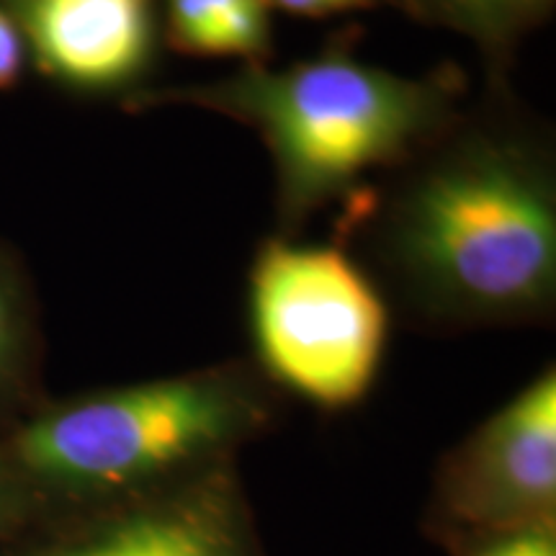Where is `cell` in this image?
<instances>
[{"label": "cell", "instance_id": "obj_1", "mask_svg": "<svg viewBox=\"0 0 556 556\" xmlns=\"http://www.w3.org/2000/svg\"><path fill=\"white\" fill-rule=\"evenodd\" d=\"M379 204L377 250L428 315L505 323L556 296V178L539 139L505 124L451 127Z\"/></svg>", "mask_w": 556, "mask_h": 556}, {"label": "cell", "instance_id": "obj_2", "mask_svg": "<svg viewBox=\"0 0 556 556\" xmlns=\"http://www.w3.org/2000/svg\"><path fill=\"white\" fill-rule=\"evenodd\" d=\"M462 93L454 70L415 78L336 47L287 67L253 62L212 83L148 90L129 106H197L253 129L274 163L281 219L296 227L428 150L456 124Z\"/></svg>", "mask_w": 556, "mask_h": 556}, {"label": "cell", "instance_id": "obj_3", "mask_svg": "<svg viewBox=\"0 0 556 556\" xmlns=\"http://www.w3.org/2000/svg\"><path fill=\"white\" fill-rule=\"evenodd\" d=\"M258 417L229 374L155 379L41 409L0 446V464L52 490L119 492L208 462Z\"/></svg>", "mask_w": 556, "mask_h": 556}, {"label": "cell", "instance_id": "obj_4", "mask_svg": "<svg viewBox=\"0 0 556 556\" xmlns=\"http://www.w3.org/2000/svg\"><path fill=\"white\" fill-rule=\"evenodd\" d=\"M250 328L263 366L312 405L340 409L368 392L384 358L389 312L374 278L340 245L263 242L250 268Z\"/></svg>", "mask_w": 556, "mask_h": 556}, {"label": "cell", "instance_id": "obj_5", "mask_svg": "<svg viewBox=\"0 0 556 556\" xmlns=\"http://www.w3.org/2000/svg\"><path fill=\"white\" fill-rule=\"evenodd\" d=\"M443 507L486 533L548 526L556 503V374L533 379L448 458Z\"/></svg>", "mask_w": 556, "mask_h": 556}, {"label": "cell", "instance_id": "obj_6", "mask_svg": "<svg viewBox=\"0 0 556 556\" xmlns=\"http://www.w3.org/2000/svg\"><path fill=\"white\" fill-rule=\"evenodd\" d=\"M24 29L39 67L83 93L127 88L152 60L148 0H24Z\"/></svg>", "mask_w": 556, "mask_h": 556}, {"label": "cell", "instance_id": "obj_7", "mask_svg": "<svg viewBox=\"0 0 556 556\" xmlns=\"http://www.w3.org/2000/svg\"><path fill=\"white\" fill-rule=\"evenodd\" d=\"M41 556H240V548L217 500L186 497Z\"/></svg>", "mask_w": 556, "mask_h": 556}, {"label": "cell", "instance_id": "obj_8", "mask_svg": "<svg viewBox=\"0 0 556 556\" xmlns=\"http://www.w3.org/2000/svg\"><path fill=\"white\" fill-rule=\"evenodd\" d=\"M413 5L486 50H505L546 16L552 0H413Z\"/></svg>", "mask_w": 556, "mask_h": 556}, {"label": "cell", "instance_id": "obj_9", "mask_svg": "<svg viewBox=\"0 0 556 556\" xmlns=\"http://www.w3.org/2000/svg\"><path fill=\"white\" fill-rule=\"evenodd\" d=\"M34 345L31 281L9 245L0 242V405L16 397Z\"/></svg>", "mask_w": 556, "mask_h": 556}, {"label": "cell", "instance_id": "obj_10", "mask_svg": "<svg viewBox=\"0 0 556 556\" xmlns=\"http://www.w3.org/2000/svg\"><path fill=\"white\" fill-rule=\"evenodd\" d=\"M238 0H168V37L176 50L208 58L219 18Z\"/></svg>", "mask_w": 556, "mask_h": 556}, {"label": "cell", "instance_id": "obj_11", "mask_svg": "<svg viewBox=\"0 0 556 556\" xmlns=\"http://www.w3.org/2000/svg\"><path fill=\"white\" fill-rule=\"evenodd\" d=\"M475 556H556L552 523L500 533L484 548H479Z\"/></svg>", "mask_w": 556, "mask_h": 556}, {"label": "cell", "instance_id": "obj_12", "mask_svg": "<svg viewBox=\"0 0 556 556\" xmlns=\"http://www.w3.org/2000/svg\"><path fill=\"white\" fill-rule=\"evenodd\" d=\"M24 37L13 21L0 11V90H9L18 83L24 70Z\"/></svg>", "mask_w": 556, "mask_h": 556}, {"label": "cell", "instance_id": "obj_13", "mask_svg": "<svg viewBox=\"0 0 556 556\" xmlns=\"http://www.w3.org/2000/svg\"><path fill=\"white\" fill-rule=\"evenodd\" d=\"M374 3H379V0H268V5H278V9L294 13V16H312V18L368 9V5Z\"/></svg>", "mask_w": 556, "mask_h": 556}, {"label": "cell", "instance_id": "obj_14", "mask_svg": "<svg viewBox=\"0 0 556 556\" xmlns=\"http://www.w3.org/2000/svg\"><path fill=\"white\" fill-rule=\"evenodd\" d=\"M0 475H3V464H0Z\"/></svg>", "mask_w": 556, "mask_h": 556}]
</instances>
